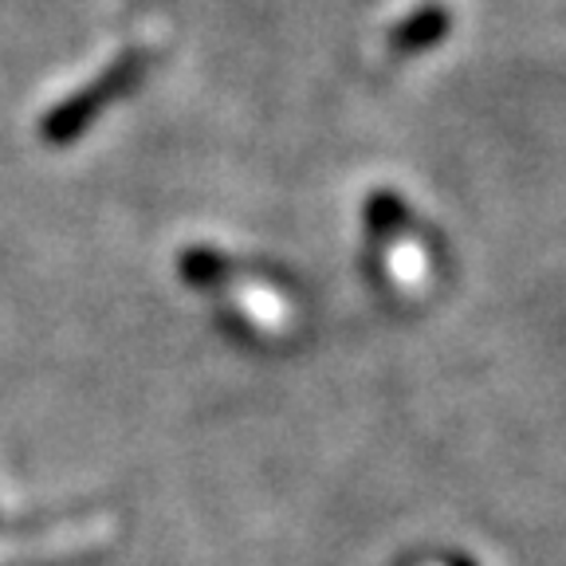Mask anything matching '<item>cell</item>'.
I'll return each mask as SVG.
<instances>
[{"label":"cell","mask_w":566,"mask_h":566,"mask_svg":"<svg viewBox=\"0 0 566 566\" xmlns=\"http://www.w3.org/2000/svg\"><path fill=\"white\" fill-rule=\"evenodd\" d=\"M142 75H146V52H123L95 83L80 87L67 103H60L55 111H48L44 138L52 142V146H67V142H75L98 115H103L106 106L130 95V91L142 83Z\"/></svg>","instance_id":"1"},{"label":"cell","mask_w":566,"mask_h":566,"mask_svg":"<svg viewBox=\"0 0 566 566\" xmlns=\"http://www.w3.org/2000/svg\"><path fill=\"white\" fill-rule=\"evenodd\" d=\"M444 28H449V12L444 9H421L417 17H409L398 24V32H394V48H398V52H417V48L441 40Z\"/></svg>","instance_id":"2"},{"label":"cell","mask_w":566,"mask_h":566,"mask_svg":"<svg viewBox=\"0 0 566 566\" xmlns=\"http://www.w3.org/2000/svg\"><path fill=\"white\" fill-rule=\"evenodd\" d=\"M134 4H150V0H134Z\"/></svg>","instance_id":"3"}]
</instances>
